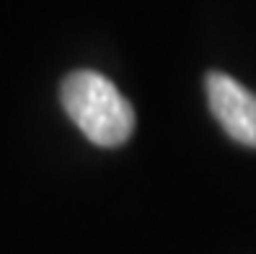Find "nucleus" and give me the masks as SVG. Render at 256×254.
I'll return each instance as SVG.
<instances>
[{
	"label": "nucleus",
	"mask_w": 256,
	"mask_h": 254,
	"mask_svg": "<svg viewBox=\"0 0 256 254\" xmlns=\"http://www.w3.org/2000/svg\"><path fill=\"white\" fill-rule=\"evenodd\" d=\"M60 101L78 130L98 148H116L132 138L134 109L119 88L96 70H75L62 81Z\"/></svg>",
	"instance_id": "nucleus-1"
},
{
	"label": "nucleus",
	"mask_w": 256,
	"mask_h": 254,
	"mask_svg": "<svg viewBox=\"0 0 256 254\" xmlns=\"http://www.w3.org/2000/svg\"><path fill=\"white\" fill-rule=\"evenodd\" d=\"M210 112L215 114L225 135L240 145L256 148V94L240 86L228 73H207L204 78Z\"/></svg>",
	"instance_id": "nucleus-2"
}]
</instances>
